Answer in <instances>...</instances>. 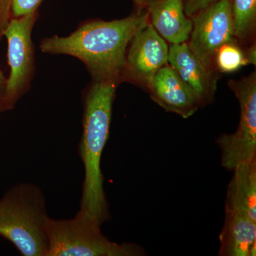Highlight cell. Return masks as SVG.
Instances as JSON below:
<instances>
[{
    "mask_svg": "<svg viewBox=\"0 0 256 256\" xmlns=\"http://www.w3.org/2000/svg\"><path fill=\"white\" fill-rule=\"evenodd\" d=\"M149 23L146 8L129 16L106 22L90 20L79 24L67 36L56 35L43 38L44 53L68 55L84 64L92 80L121 82L126 52L134 35Z\"/></svg>",
    "mask_w": 256,
    "mask_h": 256,
    "instance_id": "cell-1",
    "label": "cell"
},
{
    "mask_svg": "<svg viewBox=\"0 0 256 256\" xmlns=\"http://www.w3.org/2000/svg\"><path fill=\"white\" fill-rule=\"evenodd\" d=\"M120 82L92 80L82 95V131L78 152L84 168L80 208L86 210L102 225L110 220L104 190L101 158L110 134L112 104Z\"/></svg>",
    "mask_w": 256,
    "mask_h": 256,
    "instance_id": "cell-2",
    "label": "cell"
},
{
    "mask_svg": "<svg viewBox=\"0 0 256 256\" xmlns=\"http://www.w3.org/2000/svg\"><path fill=\"white\" fill-rule=\"evenodd\" d=\"M48 218L44 195L34 184L14 185L0 200V236L24 256H46Z\"/></svg>",
    "mask_w": 256,
    "mask_h": 256,
    "instance_id": "cell-3",
    "label": "cell"
},
{
    "mask_svg": "<svg viewBox=\"0 0 256 256\" xmlns=\"http://www.w3.org/2000/svg\"><path fill=\"white\" fill-rule=\"evenodd\" d=\"M101 224L80 208L74 218H48L46 256H142V246L132 242H110L101 232Z\"/></svg>",
    "mask_w": 256,
    "mask_h": 256,
    "instance_id": "cell-4",
    "label": "cell"
},
{
    "mask_svg": "<svg viewBox=\"0 0 256 256\" xmlns=\"http://www.w3.org/2000/svg\"><path fill=\"white\" fill-rule=\"evenodd\" d=\"M228 86L240 105V120L232 134L224 133L216 140L220 150V164L232 172L238 165L256 160V74L230 80Z\"/></svg>",
    "mask_w": 256,
    "mask_h": 256,
    "instance_id": "cell-5",
    "label": "cell"
},
{
    "mask_svg": "<svg viewBox=\"0 0 256 256\" xmlns=\"http://www.w3.org/2000/svg\"><path fill=\"white\" fill-rule=\"evenodd\" d=\"M38 16V10L18 18H12L3 36L8 42L10 66L6 92L0 112L14 108L18 100L30 90L35 72V56L32 33Z\"/></svg>",
    "mask_w": 256,
    "mask_h": 256,
    "instance_id": "cell-6",
    "label": "cell"
},
{
    "mask_svg": "<svg viewBox=\"0 0 256 256\" xmlns=\"http://www.w3.org/2000/svg\"><path fill=\"white\" fill-rule=\"evenodd\" d=\"M232 0H218L192 18L188 46L208 68L216 70V56L224 45L237 42L234 36Z\"/></svg>",
    "mask_w": 256,
    "mask_h": 256,
    "instance_id": "cell-7",
    "label": "cell"
},
{
    "mask_svg": "<svg viewBox=\"0 0 256 256\" xmlns=\"http://www.w3.org/2000/svg\"><path fill=\"white\" fill-rule=\"evenodd\" d=\"M169 46L148 23L130 42L121 80L148 84L154 74L168 64Z\"/></svg>",
    "mask_w": 256,
    "mask_h": 256,
    "instance_id": "cell-8",
    "label": "cell"
},
{
    "mask_svg": "<svg viewBox=\"0 0 256 256\" xmlns=\"http://www.w3.org/2000/svg\"><path fill=\"white\" fill-rule=\"evenodd\" d=\"M146 86L156 104L183 118L191 117L201 107L193 90L168 64L160 68Z\"/></svg>",
    "mask_w": 256,
    "mask_h": 256,
    "instance_id": "cell-9",
    "label": "cell"
},
{
    "mask_svg": "<svg viewBox=\"0 0 256 256\" xmlns=\"http://www.w3.org/2000/svg\"><path fill=\"white\" fill-rule=\"evenodd\" d=\"M168 64L193 90L200 106L214 100L220 78L216 70L208 68L202 63L190 50L188 42L170 44Z\"/></svg>",
    "mask_w": 256,
    "mask_h": 256,
    "instance_id": "cell-10",
    "label": "cell"
},
{
    "mask_svg": "<svg viewBox=\"0 0 256 256\" xmlns=\"http://www.w3.org/2000/svg\"><path fill=\"white\" fill-rule=\"evenodd\" d=\"M149 22L171 44L188 42L193 28L184 12L183 0H146Z\"/></svg>",
    "mask_w": 256,
    "mask_h": 256,
    "instance_id": "cell-11",
    "label": "cell"
},
{
    "mask_svg": "<svg viewBox=\"0 0 256 256\" xmlns=\"http://www.w3.org/2000/svg\"><path fill=\"white\" fill-rule=\"evenodd\" d=\"M220 256H256V222L246 216L225 210L220 235Z\"/></svg>",
    "mask_w": 256,
    "mask_h": 256,
    "instance_id": "cell-12",
    "label": "cell"
},
{
    "mask_svg": "<svg viewBox=\"0 0 256 256\" xmlns=\"http://www.w3.org/2000/svg\"><path fill=\"white\" fill-rule=\"evenodd\" d=\"M232 172L225 210L239 212L256 222V160L242 163Z\"/></svg>",
    "mask_w": 256,
    "mask_h": 256,
    "instance_id": "cell-13",
    "label": "cell"
},
{
    "mask_svg": "<svg viewBox=\"0 0 256 256\" xmlns=\"http://www.w3.org/2000/svg\"><path fill=\"white\" fill-rule=\"evenodd\" d=\"M234 36L237 42H245L255 32L256 0H232Z\"/></svg>",
    "mask_w": 256,
    "mask_h": 256,
    "instance_id": "cell-14",
    "label": "cell"
},
{
    "mask_svg": "<svg viewBox=\"0 0 256 256\" xmlns=\"http://www.w3.org/2000/svg\"><path fill=\"white\" fill-rule=\"evenodd\" d=\"M236 43L226 44L217 52L215 66L218 72L230 73L238 70L242 66L247 65L244 52Z\"/></svg>",
    "mask_w": 256,
    "mask_h": 256,
    "instance_id": "cell-15",
    "label": "cell"
},
{
    "mask_svg": "<svg viewBox=\"0 0 256 256\" xmlns=\"http://www.w3.org/2000/svg\"><path fill=\"white\" fill-rule=\"evenodd\" d=\"M44 0H12L11 5V20L28 16L38 10Z\"/></svg>",
    "mask_w": 256,
    "mask_h": 256,
    "instance_id": "cell-16",
    "label": "cell"
},
{
    "mask_svg": "<svg viewBox=\"0 0 256 256\" xmlns=\"http://www.w3.org/2000/svg\"><path fill=\"white\" fill-rule=\"evenodd\" d=\"M217 1L218 0H183L185 14L192 18L198 12Z\"/></svg>",
    "mask_w": 256,
    "mask_h": 256,
    "instance_id": "cell-17",
    "label": "cell"
},
{
    "mask_svg": "<svg viewBox=\"0 0 256 256\" xmlns=\"http://www.w3.org/2000/svg\"><path fill=\"white\" fill-rule=\"evenodd\" d=\"M12 0H0V38L4 34L11 20V5Z\"/></svg>",
    "mask_w": 256,
    "mask_h": 256,
    "instance_id": "cell-18",
    "label": "cell"
},
{
    "mask_svg": "<svg viewBox=\"0 0 256 256\" xmlns=\"http://www.w3.org/2000/svg\"><path fill=\"white\" fill-rule=\"evenodd\" d=\"M246 62L247 65L252 64L256 66V47L255 44H252V46H249L246 50L244 52Z\"/></svg>",
    "mask_w": 256,
    "mask_h": 256,
    "instance_id": "cell-19",
    "label": "cell"
},
{
    "mask_svg": "<svg viewBox=\"0 0 256 256\" xmlns=\"http://www.w3.org/2000/svg\"><path fill=\"white\" fill-rule=\"evenodd\" d=\"M6 80L2 72H0V105L4 98L5 92H6Z\"/></svg>",
    "mask_w": 256,
    "mask_h": 256,
    "instance_id": "cell-20",
    "label": "cell"
},
{
    "mask_svg": "<svg viewBox=\"0 0 256 256\" xmlns=\"http://www.w3.org/2000/svg\"><path fill=\"white\" fill-rule=\"evenodd\" d=\"M132 1L137 6V9H142L144 8L146 0H132Z\"/></svg>",
    "mask_w": 256,
    "mask_h": 256,
    "instance_id": "cell-21",
    "label": "cell"
}]
</instances>
